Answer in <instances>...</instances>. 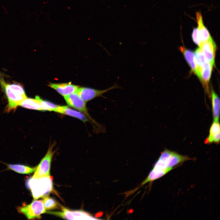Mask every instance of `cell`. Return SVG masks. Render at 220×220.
Wrapping results in <instances>:
<instances>
[{"mask_svg": "<svg viewBox=\"0 0 220 220\" xmlns=\"http://www.w3.org/2000/svg\"><path fill=\"white\" fill-rule=\"evenodd\" d=\"M0 82L8 100L6 111L15 110L27 97L24 88L18 84L7 83L2 79Z\"/></svg>", "mask_w": 220, "mask_h": 220, "instance_id": "cell-1", "label": "cell"}, {"mask_svg": "<svg viewBox=\"0 0 220 220\" xmlns=\"http://www.w3.org/2000/svg\"><path fill=\"white\" fill-rule=\"evenodd\" d=\"M191 159L187 156L165 149L161 152L153 168L160 169L169 168L174 169L185 161Z\"/></svg>", "mask_w": 220, "mask_h": 220, "instance_id": "cell-2", "label": "cell"}, {"mask_svg": "<svg viewBox=\"0 0 220 220\" xmlns=\"http://www.w3.org/2000/svg\"><path fill=\"white\" fill-rule=\"evenodd\" d=\"M29 185L35 199L43 198L48 196L53 189V178L50 176L38 178H31Z\"/></svg>", "mask_w": 220, "mask_h": 220, "instance_id": "cell-3", "label": "cell"}, {"mask_svg": "<svg viewBox=\"0 0 220 220\" xmlns=\"http://www.w3.org/2000/svg\"><path fill=\"white\" fill-rule=\"evenodd\" d=\"M18 212L24 215L29 220L39 219L42 214L46 212L42 201L34 200L30 204L17 208Z\"/></svg>", "mask_w": 220, "mask_h": 220, "instance_id": "cell-4", "label": "cell"}, {"mask_svg": "<svg viewBox=\"0 0 220 220\" xmlns=\"http://www.w3.org/2000/svg\"><path fill=\"white\" fill-rule=\"evenodd\" d=\"M61 211H47L46 213L64 219L69 220L97 219L89 213L82 210H71L61 206Z\"/></svg>", "mask_w": 220, "mask_h": 220, "instance_id": "cell-5", "label": "cell"}, {"mask_svg": "<svg viewBox=\"0 0 220 220\" xmlns=\"http://www.w3.org/2000/svg\"><path fill=\"white\" fill-rule=\"evenodd\" d=\"M53 148L52 145L49 147L46 154L36 167L32 178H38L50 176L51 160L55 152L53 150Z\"/></svg>", "mask_w": 220, "mask_h": 220, "instance_id": "cell-6", "label": "cell"}, {"mask_svg": "<svg viewBox=\"0 0 220 220\" xmlns=\"http://www.w3.org/2000/svg\"><path fill=\"white\" fill-rule=\"evenodd\" d=\"M119 85L115 83L110 88L104 90H98L87 87H79L76 92L86 102L98 97H103V94L108 91L114 89L119 88Z\"/></svg>", "mask_w": 220, "mask_h": 220, "instance_id": "cell-7", "label": "cell"}, {"mask_svg": "<svg viewBox=\"0 0 220 220\" xmlns=\"http://www.w3.org/2000/svg\"><path fill=\"white\" fill-rule=\"evenodd\" d=\"M64 99L70 106L72 107L83 113L91 120L95 123L89 116L85 102L76 92L73 93L69 95L64 97Z\"/></svg>", "mask_w": 220, "mask_h": 220, "instance_id": "cell-8", "label": "cell"}, {"mask_svg": "<svg viewBox=\"0 0 220 220\" xmlns=\"http://www.w3.org/2000/svg\"><path fill=\"white\" fill-rule=\"evenodd\" d=\"M199 46L201 49L207 61L213 66L215 64L216 45L212 38L201 44Z\"/></svg>", "mask_w": 220, "mask_h": 220, "instance_id": "cell-9", "label": "cell"}, {"mask_svg": "<svg viewBox=\"0 0 220 220\" xmlns=\"http://www.w3.org/2000/svg\"><path fill=\"white\" fill-rule=\"evenodd\" d=\"M49 86L56 90L61 95L64 97L76 92L78 86L68 83H50Z\"/></svg>", "mask_w": 220, "mask_h": 220, "instance_id": "cell-10", "label": "cell"}, {"mask_svg": "<svg viewBox=\"0 0 220 220\" xmlns=\"http://www.w3.org/2000/svg\"><path fill=\"white\" fill-rule=\"evenodd\" d=\"M220 140V127L218 121H214L211 124L208 137L205 139L204 142L205 144L212 143L218 144Z\"/></svg>", "mask_w": 220, "mask_h": 220, "instance_id": "cell-11", "label": "cell"}, {"mask_svg": "<svg viewBox=\"0 0 220 220\" xmlns=\"http://www.w3.org/2000/svg\"><path fill=\"white\" fill-rule=\"evenodd\" d=\"M196 21L197 24V28L199 33L201 44L207 41L212 37L204 23L203 16L201 13L198 12L196 13Z\"/></svg>", "mask_w": 220, "mask_h": 220, "instance_id": "cell-12", "label": "cell"}, {"mask_svg": "<svg viewBox=\"0 0 220 220\" xmlns=\"http://www.w3.org/2000/svg\"><path fill=\"white\" fill-rule=\"evenodd\" d=\"M52 111L76 118L84 122L88 121L87 118L81 112L67 106H57Z\"/></svg>", "mask_w": 220, "mask_h": 220, "instance_id": "cell-13", "label": "cell"}, {"mask_svg": "<svg viewBox=\"0 0 220 220\" xmlns=\"http://www.w3.org/2000/svg\"><path fill=\"white\" fill-rule=\"evenodd\" d=\"M43 103V100L36 96L35 98L27 97L22 102L20 106L28 109L44 111Z\"/></svg>", "mask_w": 220, "mask_h": 220, "instance_id": "cell-14", "label": "cell"}, {"mask_svg": "<svg viewBox=\"0 0 220 220\" xmlns=\"http://www.w3.org/2000/svg\"><path fill=\"white\" fill-rule=\"evenodd\" d=\"M212 67L211 64L206 61L202 66L199 78L208 92V84L210 79Z\"/></svg>", "mask_w": 220, "mask_h": 220, "instance_id": "cell-15", "label": "cell"}, {"mask_svg": "<svg viewBox=\"0 0 220 220\" xmlns=\"http://www.w3.org/2000/svg\"><path fill=\"white\" fill-rule=\"evenodd\" d=\"M173 169L171 168L162 169L152 168L146 178L141 183V185L162 177Z\"/></svg>", "mask_w": 220, "mask_h": 220, "instance_id": "cell-16", "label": "cell"}, {"mask_svg": "<svg viewBox=\"0 0 220 220\" xmlns=\"http://www.w3.org/2000/svg\"><path fill=\"white\" fill-rule=\"evenodd\" d=\"M211 103L214 121H218L220 114V99L212 90L211 92Z\"/></svg>", "mask_w": 220, "mask_h": 220, "instance_id": "cell-17", "label": "cell"}, {"mask_svg": "<svg viewBox=\"0 0 220 220\" xmlns=\"http://www.w3.org/2000/svg\"><path fill=\"white\" fill-rule=\"evenodd\" d=\"M195 57L196 67L195 73L199 78L202 66L206 61L204 55L200 48H198L196 50Z\"/></svg>", "mask_w": 220, "mask_h": 220, "instance_id": "cell-18", "label": "cell"}, {"mask_svg": "<svg viewBox=\"0 0 220 220\" xmlns=\"http://www.w3.org/2000/svg\"><path fill=\"white\" fill-rule=\"evenodd\" d=\"M8 168L17 173L23 174H30L35 172L36 167L33 168L26 165L20 164H5Z\"/></svg>", "mask_w": 220, "mask_h": 220, "instance_id": "cell-19", "label": "cell"}, {"mask_svg": "<svg viewBox=\"0 0 220 220\" xmlns=\"http://www.w3.org/2000/svg\"><path fill=\"white\" fill-rule=\"evenodd\" d=\"M180 49L192 70L195 73L196 67L194 54L193 52L191 50L187 49L184 47H181Z\"/></svg>", "mask_w": 220, "mask_h": 220, "instance_id": "cell-20", "label": "cell"}, {"mask_svg": "<svg viewBox=\"0 0 220 220\" xmlns=\"http://www.w3.org/2000/svg\"><path fill=\"white\" fill-rule=\"evenodd\" d=\"M44 206L47 210L61 208V205L59 204L54 199L49 197L48 196L43 198L42 200Z\"/></svg>", "mask_w": 220, "mask_h": 220, "instance_id": "cell-21", "label": "cell"}, {"mask_svg": "<svg viewBox=\"0 0 220 220\" xmlns=\"http://www.w3.org/2000/svg\"><path fill=\"white\" fill-rule=\"evenodd\" d=\"M192 37L193 42L199 46L201 43V41L199 31L197 27L194 28L193 29Z\"/></svg>", "mask_w": 220, "mask_h": 220, "instance_id": "cell-22", "label": "cell"}, {"mask_svg": "<svg viewBox=\"0 0 220 220\" xmlns=\"http://www.w3.org/2000/svg\"><path fill=\"white\" fill-rule=\"evenodd\" d=\"M1 79H2L1 78V77H0V80H1Z\"/></svg>", "mask_w": 220, "mask_h": 220, "instance_id": "cell-23", "label": "cell"}]
</instances>
